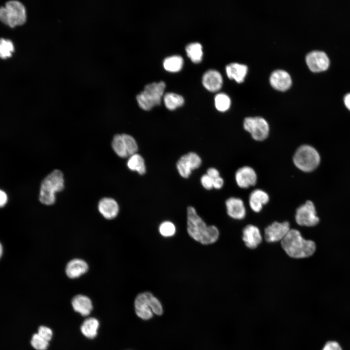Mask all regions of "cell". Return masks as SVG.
<instances>
[{"instance_id":"1","label":"cell","mask_w":350,"mask_h":350,"mask_svg":"<svg viewBox=\"0 0 350 350\" xmlns=\"http://www.w3.org/2000/svg\"><path fill=\"white\" fill-rule=\"evenodd\" d=\"M187 230L191 238L203 245L215 243L219 235L217 227L208 226L192 206L187 208Z\"/></svg>"},{"instance_id":"2","label":"cell","mask_w":350,"mask_h":350,"mask_svg":"<svg viewBox=\"0 0 350 350\" xmlns=\"http://www.w3.org/2000/svg\"><path fill=\"white\" fill-rule=\"evenodd\" d=\"M282 248L290 257L301 259L312 256L315 250V243L306 240L300 232L295 229H291L281 241Z\"/></svg>"},{"instance_id":"3","label":"cell","mask_w":350,"mask_h":350,"mask_svg":"<svg viewBox=\"0 0 350 350\" xmlns=\"http://www.w3.org/2000/svg\"><path fill=\"white\" fill-rule=\"evenodd\" d=\"M64 188L63 173L55 170L49 174L42 181L39 192V201L46 205H51L55 201V194L62 191Z\"/></svg>"},{"instance_id":"4","label":"cell","mask_w":350,"mask_h":350,"mask_svg":"<svg viewBox=\"0 0 350 350\" xmlns=\"http://www.w3.org/2000/svg\"><path fill=\"white\" fill-rule=\"evenodd\" d=\"M165 88L166 84L163 81L146 85L143 90L136 97L139 106L143 110L148 111L160 105Z\"/></svg>"},{"instance_id":"5","label":"cell","mask_w":350,"mask_h":350,"mask_svg":"<svg viewBox=\"0 0 350 350\" xmlns=\"http://www.w3.org/2000/svg\"><path fill=\"white\" fill-rule=\"evenodd\" d=\"M293 162L300 170L309 172L319 165L320 157L317 151L313 146L304 144L299 146L293 156Z\"/></svg>"},{"instance_id":"6","label":"cell","mask_w":350,"mask_h":350,"mask_svg":"<svg viewBox=\"0 0 350 350\" xmlns=\"http://www.w3.org/2000/svg\"><path fill=\"white\" fill-rule=\"evenodd\" d=\"M26 19L25 8L18 1H9L0 7V20L11 27L24 24Z\"/></svg>"},{"instance_id":"7","label":"cell","mask_w":350,"mask_h":350,"mask_svg":"<svg viewBox=\"0 0 350 350\" xmlns=\"http://www.w3.org/2000/svg\"><path fill=\"white\" fill-rule=\"evenodd\" d=\"M112 147L121 158L129 157L137 153L138 146L135 139L128 134H117L113 137Z\"/></svg>"},{"instance_id":"8","label":"cell","mask_w":350,"mask_h":350,"mask_svg":"<svg viewBox=\"0 0 350 350\" xmlns=\"http://www.w3.org/2000/svg\"><path fill=\"white\" fill-rule=\"evenodd\" d=\"M244 129L251 134L252 138L258 141L267 138L269 132V125L267 121L261 117H248L243 122Z\"/></svg>"},{"instance_id":"9","label":"cell","mask_w":350,"mask_h":350,"mask_svg":"<svg viewBox=\"0 0 350 350\" xmlns=\"http://www.w3.org/2000/svg\"><path fill=\"white\" fill-rule=\"evenodd\" d=\"M295 220L298 225L302 226L312 227L317 225L319 218L314 203L308 200L299 206L296 210Z\"/></svg>"},{"instance_id":"10","label":"cell","mask_w":350,"mask_h":350,"mask_svg":"<svg viewBox=\"0 0 350 350\" xmlns=\"http://www.w3.org/2000/svg\"><path fill=\"white\" fill-rule=\"evenodd\" d=\"M201 163V159L197 154L190 152L179 159L176 163V168L182 177L188 178L192 170L198 168Z\"/></svg>"},{"instance_id":"11","label":"cell","mask_w":350,"mask_h":350,"mask_svg":"<svg viewBox=\"0 0 350 350\" xmlns=\"http://www.w3.org/2000/svg\"><path fill=\"white\" fill-rule=\"evenodd\" d=\"M290 229V224L287 221L274 222L265 228V239L270 243L281 241Z\"/></svg>"},{"instance_id":"12","label":"cell","mask_w":350,"mask_h":350,"mask_svg":"<svg viewBox=\"0 0 350 350\" xmlns=\"http://www.w3.org/2000/svg\"><path fill=\"white\" fill-rule=\"evenodd\" d=\"M306 62L310 70L314 72L327 70L330 62L326 53L319 50L309 52L306 56Z\"/></svg>"},{"instance_id":"13","label":"cell","mask_w":350,"mask_h":350,"mask_svg":"<svg viewBox=\"0 0 350 350\" xmlns=\"http://www.w3.org/2000/svg\"><path fill=\"white\" fill-rule=\"evenodd\" d=\"M235 178L239 187L246 189L256 184L257 175L252 168L245 166L237 170Z\"/></svg>"},{"instance_id":"14","label":"cell","mask_w":350,"mask_h":350,"mask_svg":"<svg viewBox=\"0 0 350 350\" xmlns=\"http://www.w3.org/2000/svg\"><path fill=\"white\" fill-rule=\"evenodd\" d=\"M149 292H145L139 294L136 297L134 302L136 314L138 316L143 320L151 319L154 315L149 302Z\"/></svg>"},{"instance_id":"15","label":"cell","mask_w":350,"mask_h":350,"mask_svg":"<svg viewBox=\"0 0 350 350\" xmlns=\"http://www.w3.org/2000/svg\"><path fill=\"white\" fill-rule=\"evenodd\" d=\"M269 81L273 88L281 91L288 89L292 84L290 74L283 70H277L273 71Z\"/></svg>"},{"instance_id":"16","label":"cell","mask_w":350,"mask_h":350,"mask_svg":"<svg viewBox=\"0 0 350 350\" xmlns=\"http://www.w3.org/2000/svg\"><path fill=\"white\" fill-rule=\"evenodd\" d=\"M262 239L260 230L257 227L248 225L244 228L243 240L248 248H256L262 242Z\"/></svg>"},{"instance_id":"17","label":"cell","mask_w":350,"mask_h":350,"mask_svg":"<svg viewBox=\"0 0 350 350\" xmlns=\"http://www.w3.org/2000/svg\"><path fill=\"white\" fill-rule=\"evenodd\" d=\"M202 84L209 91L215 92L220 89L223 83L221 73L216 70H207L202 76Z\"/></svg>"},{"instance_id":"18","label":"cell","mask_w":350,"mask_h":350,"mask_svg":"<svg viewBox=\"0 0 350 350\" xmlns=\"http://www.w3.org/2000/svg\"><path fill=\"white\" fill-rule=\"evenodd\" d=\"M228 214L231 218L241 220L245 218L246 210L243 201L237 197H230L226 201Z\"/></svg>"},{"instance_id":"19","label":"cell","mask_w":350,"mask_h":350,"mask_svg":"<svg viewBox=\"0 0 350 350\" xmlns=\"http://www.w3.org/2000/svg\"><path fill=\"white\" fill-rule=\"evenodd\" d=\"M98 208L103 216L107 219L115 218L119 211V207L117 201L109 197L101 199L98 203Z\"/></svg>"},{"instance_id":"20","label":"cell","mask_w":350,"mask_h":350,"mask_svg":"<svg viewBox=\"0 0 350 350\" xmlns=\"http://www.w3.org/2000/svg\"><path fill=\"white\" fill-rule=\"evenodd\" d=\"M88 269V264L84 260L74 259L67 263L66 273L69 278L75 279L86 273Z\"/></svg>"},{"instance_id":"21","label":"cell","mask_w":350,"mask_h":350,"mask_svg":"<svg viewBox=\"0 0 350 350\" xmlns=\"http://www.w3.org/2000/svg\"><path fill=\"white\" fill-rule=\"evenodd\" d=\"M269 200V195L261 189H256L249 195V204L253 211L259 212Z\"/></svg>"},{"instance_id":"22","label":"cell","mask_w":350,"mask_h":350,"mask_svg":"<svg viewBox=\"0 0 350 350\" xmlns=\"http://www.w3.org/2000/svg\"><path fill=\"white\" fill-rule=\"evenodd\" d=\"M71 304L76 312L84 316L88 315L92 309L91 300L88 297L82 295L75 296L72 298Z\"/></svg>"},{"instance_id":"23","label":"cell","mask_w":350,"mask_h":350,"mask_svg":"<svg viewBox=\"0 0 350 350\" xmlns=\"http://www.w3.org/2000/svg\"><path fill=\"white\" fill-rule=\"evenodd\" d=\"M247 67L243 64L231 63L226 67L227 74L229 78L234 79L238 83L244 81L247 72Z\"/></svg>"},{"instance_id":"24","label":"cell","mask_w":350,"mask_h":350,"mask_svg":"<svg viewBox=\"0 0 350 350\" xmlns=\"http://www.w3.org/2000/svg\"><path fill=\"white\" fill-rule=\"evenodd\" d=\"M99 323L97 319L90 317L86 319L81 327L82 333L88 338H94L97 334Z\"/></svg>"},{"instance_id":"25","label":"cell","mask_w":350,"mask_h":350,"mask_svg":"<svg viewBox=\"0 0 350 350\" xmlns=\"http://www.w3.org/2000/svg\"><path fill=\"white\" fill-rule=\"evenodd\" d=\"M127 166L129 169L136 171L140 175H143L146 172L144 160L139 154L136 153L129 157Z\"/></svg>"},{"instance_id":"26","label":"cell","mask_w":350,"mask_h":350,"mask_svg":"<svg viewBox=\"0 0 350 350\" xmlns=\"http://www.w3.org/2000/svg\"><path fill=\"white\" fill-rule=\"evenodd\" d=\"M163 101L166 107L173 110L182 106L185 101L183 96L179 94L167 92L163 96Z\"/></svg>"},{"instance_id":"27","label":"cell","mask_w":350,"mask_h":350,"mask_svg":"<svg viewBox=\"0 0 350 350\" xmlns=\"http://www.w3.org/2000/svg\"><path fill=\"white\" fill-rule=\"evenodd\" d=\"M188 56L193 63L201 61L203 55L202 46L199 42H192L188 44L185 48Z\"/></svg>"},{"instance_id":"28","label":"cell","mask_w":350,"mask_h":350,"mask_svg":"<svg viewBox=\"0 0 350 350\" xmlns=\"http://www.w3.org/2000/svg\"><path fill=\"white\" fill-rule=\"evenodd\" d=\"M164 68L170 72L179 71L183 65V59L179 55H174L166 57L163 63Z\"/></svg>"},{"instance_id":"29","label":"cell","mask_w":350,"mask_h":350,"mask_svg":"<svg viewBox=\"0 0 350 350\" xmlns=\"http://www.w3.org/2000/svg\"><path fill=\"white\" fill-rule=\"evenodd\" d=\"M214 102L216 108L220 112H225L228 110L231 104L229 97L223 92L219 93L215 95Z\"/></svg>"},{"instance_id":"30","label":"cell","mask_w":350,"mask_h":350,"mask_svg":"<svg viewBox=\"0 0 350 350\" xmlns=\"http://www.w3.org/2000/svg\"><path fill=\"white\" fill-rule=\"evenodd\" d=\"M14 51V46L11 40L0 38V57L3 59L9 57Z\"/></svg>"},{"instance_id":"31","label":"cell","mask_w":350,"mask_h":350,"mask_svg":"<svg viewBox=\"0 0 350 350\" xmlns=\"http://www.w3.org/2000/svg\"><path fill=\"white\" fill-rule=\"evenodd\" d=\"M159 233L164 237H171L175 235L176 228L175 225L170 221L163 222L159 226Z\"/></svg>"},{"instance_id":"32","label":"cell","mask_w":350,"mask_h":350,"mask_svg":"<svg viewBox=\"0 0 350 350\" xmlns=\"http://www.w3.org/2000/svg\"><path fill=\"white\" fill-rule=\"evenodd\" d=\"M32 346L36 350H46L49 346V342L38 333L34 334L31 341Z\"/></svg>"},{"instance_id":"33","label":"cell","mask_w":350,"mask_h":350,"mask_svg":"<svg viewBox=\"0 0 350 350\" xmlns=\"http://www.w3.org/2000/svg\"><path fill=\"white\" fill-rule=\"evenodd\" d=\"M148 297L150 306L153 313L158 315H161L163 313V308L159 300L150 292H149Z\"/></svg>"},{"instance_id":"34","label":"cell","mask_w":350,"mask_h":350,"mask_svg":"<svg viewBox=\"0 0 350 350\" xmlns=\"http://www.w3.org/2000/svg\"><path fill=\"white\" fill-rule=\"evenodd\" d=\"M41 337L48 341V342L51 339L52 336V330L46 326H40L38 328V333Z\"/></svg>"},{"instance_id":"35","label":"cell","mask_w":350,"mask_h":350,"mask_svg":"<svg viewBox=\"0 0 350 350\" xmlns=\"http://www.w3.org/2000/svg\"><path fill=\"white\" fill-rule=\"evenodd\" d=\"M201 183L203 187L207 190H211L213 188V179L207 174L201 177Z\"/></svg>"},{"instance_id":"36","label":"cell","mask_w":350,"mask_h":350,"mask_svg":"<svg viewBox=\"0 0 350 350\" xmlns=\"http://www.w3.org/2000/svg\"><path fill=\"white\" fill-rule=\"evenodd\" d=\"M322 350H342L338 343L334 341L327 342Z\"/></svg>"},{"instance_id":"37","label":"cell","mask_w":350,"mask_h":350,"mask_svg":"<svg viewBox=\"0 0 350 350\" xmlns=\"http://www.w3.org/2000/svg\"><path fill=\"white\" fill-rule=\"evenodd\" d=\"M207 174L213 179L220 176L219 171L214 168H209L207 170Z\"/></svg>"},{"instance_id":"38","label":"cell","mask_w":350,"mask_h":350,"mask_svg":"<svg viewBox=\"0 0 350 350\" xmlns=\"http://www.w3.org/2000/svg\"><path fill=\"white\" fill-rule=\"evenodd\" d=\"M8 201L7 194L3 191L0 190V208L4 207Z\"/></svg>"},{"instance_id":"39","label":"cell","mask_w":350,"mask_h":350,"mask_svg":"<svg viewBox=\"0 0 350 350\" xmlns=\"http://www.w3.org/2000/svg\"><path fill=\"white\" fill-rule=\"evenodd\" d=\"M224 183L223 179L219 176L213 179V188L216 189H220L223 187Z\"/></svg>"},{"instance_id":"40","label":"cell","mask_w":350,"mask_h":350,"mask_svg":"<svg viewBox=\"0 0 350 350\" xmlns=\"http://www.w3.org/2000/svg\"><path fill=\"white\" fill-rule=\"evenodd\" d=\"M343 100L346 107L350 110V92L345 95Z\"/></svg>"},{"instance_id":"41","label":"cell","mask_w":350,"mask_h":350,"mask_svg":"<svg viewBox=\"0 0 350 350\" xmlns=\"http://www.w3.org/2000/svg\"><path fill=\"white\" fill-rule=\"evenodd\" d=\"M3 253V247L2 245L0 243V259Z\"/></svg>"}]
</instances>
